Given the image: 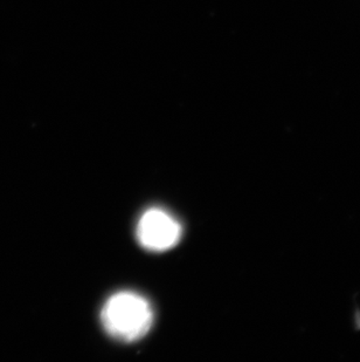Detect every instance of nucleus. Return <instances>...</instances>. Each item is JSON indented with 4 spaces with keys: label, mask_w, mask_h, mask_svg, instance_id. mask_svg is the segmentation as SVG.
<instances>
[{
    "label": "nucleus",
    "mask_w": 360,
    "mask_h": 362,
    "mask_svg": "<svg viewBox=\"0 0 360 362\" xmlns=\"http://www.w3.org/2000/svg\"><path fill=\"white\" fill-rule=\"evenodd\" d=\"M136 235L144 249L160 252L177 245L181 236V226L170 214L153 208L140 217Z\"/></svg>",
    "instance_id": "obj_2"
},
{
    "label": "nucleus",
    "mask_w": 360,
    "mask_h": 362,
    "mask_svg": "<svg viewBox=\"0 0 360 362\" xmlns=\"http://www.w3.org/2000/svg\"><path fill=\"white\" fill-rule=\"evenodd\" d=\"M101 320L107 333L116 340L137 341L145 337L152 326V308L140 294L124 291L106 301Z\"/></svg>",
    "instance_id": "obj_1"
}]
</instances>
